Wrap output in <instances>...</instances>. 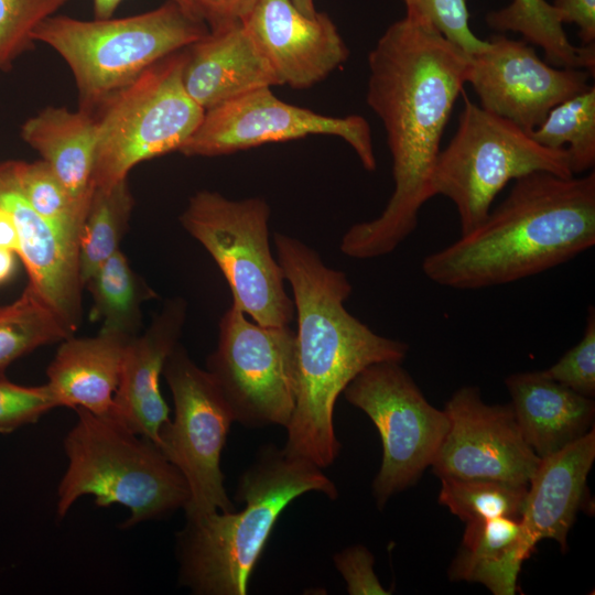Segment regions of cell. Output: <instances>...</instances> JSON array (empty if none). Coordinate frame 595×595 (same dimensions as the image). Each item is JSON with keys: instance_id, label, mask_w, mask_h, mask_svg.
<instances>
[{"instance_id": "ab89813d", "label": "cell", "mask_w": 595, "mask_h": 595, "mask_svg": "<svg viewBox=\"0 0 595 595\" xmlns=\"http://www.w3.org/2000/svg\"><path fill=\"white\" fill-rule=\"evenodd\" d=\"M122 1L123 0H93L94 18L108 19V18L113 17V13L119 8ZM173 1L180 3L182 7H184L185 9H187L195 15L199 17L191 0H173Z\"/></svg>"}, {"instance_id": "44dd1931", "label": "cell", "mask_w": 595, "mask_h": 595, "mask_svg": "<svg viewBox=\"0 0 595 595\" xmlns=\"http://www.w3.org/2000/svg\"><path fill=\"white\" fill-rule=\"evenodd\" d=\"M505 385L521 433L540 458L594 429L593 398L549 378L542 370L510 375Z\"/></svg>"}, {"instance_id": "7a4b0ae2", "label": "cell", "mask_w": 595, "mask_h": 595, "mask_svg": "<svg viewBox=\"0 0 595 595\" xmlns=\"http://www.w3.org/2000/svg\"><path fill=\"white\" fill-rule=\"evenodd\" d=\"M273 240L298 320L296 396L283 451L323 469L340 450L334 429L339 394L366 367L402 363L409 346L375 333L346 310L353 286L317 251L285 234L275 232Z\"/></svg>"}, {"instance_id": "4dcf8cb0", "label": "cell", "mask_w": 595, "mask_h": 595, "mask_svg": "<svg viewBox=\"0 0 595 595\" xmlns=\"http://www.w3.org/2000/svg\"><path fill=\"white\" fill-rule=\"evenodd\" d=\"M12 167L18 187L28 203L78 246L87 204L77 202L43 160L12 161Z\"/></svg>"}, {"instance_id": "1f68e13d", "label": "cell", "mask_w": 595, "mask_h": 595, "mask_svg": "<svg viewBox=\"0 0 595 595\" xmlns=\"http://www.w3.org/2000/svg\"><path fill=\"white\" fill-rule=\"evenodd\" d=\"M69 0H0V71L34 47L33 32Z\"/></svg>"}, {"instance_id": "8fae6325", "label": "cell", "mask_w": 595, "mask_h": 595, "mask_svg": "<svg viewBox=\"0 0 595 595\" xmlns=\"http://www.w3.org/2000/svg\"><path fill=\"white\" fill-rule=\"evenodd\" d=\"M163 376L173 396L174 419L161 429L160 450L187 483V521L235 510L220 469L221 452L235 421L225 397L180 343L167 357Z\"/></svg>"}, {"instance_id": "ac0fdd59", "label": "cell", "mask_w": 595, "mask_h": 595, "mask_svg": "<svg viewBox=\"0 0 595 595\" xmlns=\"http://www.w3.org/2000/svg\"><path fill=\"white\" fill-rule=\"evenodd\" d=\"M186 303L167 300L147 331L127 345L119 385L109 416L160 448V432L170 421L169 407L160 391L165 361L182 334Z\"/></svg>"}, {"instance_id": "74e56055", "label": "cell", "mask_w": 595, "mask_h": 595, "mask_svg": "<svg viewBox=\"0 0 595 595\" xmlns=\"http://www.w3.org/2000/svg\"><path fill=\"white\" fill-rule=\"evenodd\" d=\"M558 18L562 24L574 23L583 45L595 43V0H554Z\"/></svg>"}, {"instance_id": "cb8c5ba5", "label": "cell", "mask_w": 595, "mask_h": 595, "mask_svg": "<svg viewBox=\"0 0 595 595\" xmlns=\"http://www.w3.org/2000/svg\"><path fill=\"white\" fill-rule=\"evenodd\" d=\"M536 544L517 518L466 522L448 578L483 584L494 595H513L521 565Z\"/></svg>"}, {"instance_id": "4316f807", "label": "cell", "mask_w": 595, "mask_h": 595, "mask_svg": "<svg viewBox=\"0 0 595 595\" xmlns=\"http://www.w3.org/2000/svg\"><path fill=\"white\" fill-rule=\"evenodd\" d=\"M133 204L128 178L111 186L94 187L78 234V263L83 286L119 250Z\"/></svg>"}, {"instance_id": "6da1fadb", "label": "cell", "mask_w": 595, "mask_h": 595, "mask_svg": "<svg viewBox=\"0 0 595 595\" xmlns=\"http://www.w3.org/2000/svg\"><path fill=\"white\" fill-rule=\"evenodd\" d=\"M469 66L470 54L428 21L407 15L390 24L369 52L367 104L387 134L394 187L378 217L343 235L345 256L389 255L416 228L420 209L435 196L441 140Z\"/></svg>"}, {"instance_id": "d6986e66", "label": "cell", "mask_w": 595, "mask_h": 595, "mask_svg": "<svg viewBox=\"0 0 595 595\" xmlns=\"http://www.w3.org/2000/svg\"><path fill=\"white\" fill-rule=\"evenodd\" d=\"M182 80L186 93L208 110L252 90L279 86L269 62L241 22L185 48Z\"/></svg>"}, {"instance_id": "5b68a950", "label": "cell", "mask_w": 595, "mask_h": 595, "mask_svg": "<svg viewBox=\"0 0 595 595\" xmlns=\"http://www.w3.org/2000/svg\"><path fill=\"white\" fill-rule=\"evenodd\" d=\"M207 24L173 0L125 18L80 20L54 14L33 32L68 65L79 109L95 112L163 57L206 36Z\"/></svg>"}, {"instance_id": "8d00e7d4", "label": "cell", "mask_w": 595, "mask_h": 595, "mask_svg": "<svg viewBox=\"0 0 595 595\" xmlns=\"http://www.w3.org/2000/svg\"><path fill=\"white\" fill-rule=\"evenodd\" d=\"M209 31H218L237 22L252 9L258 0H191Z\"/></svg>"}, {"instance_id": "5bb4252c", "label": "cell", "mask_w": 595, "mask_h": 595, "mask_svg": "<svg viewBox=\"0 0 595 595\" xmlns=\"http://www.w3.org/2000/svg\"><path fill=\"white\" fill-rule=\"evenodd\" d=\"M450 426L431 464L439 477L528 485L540 457L524 440L510 403L488 404L465 386L446 402Z\"/></svg>"}, {"instance_id": "9a60e30c", "label": "cell", "mask_w": 595, "mask_h": 595, "mask_svg": "<svg viewBox=\"0 0 595 595\" xmlns=\"http://www.w3.org/2000/svg\"><path fill=\"white\" fill-rule=\"evenodd\" d=\"M470 55L467 83L479 106L531 133L552 108L586 90L589 72L555 67L523 40L495 34Z\"/></svg>"}, {"instance_id": "30bf717a", "label": "cell", "mask_w": 595, "mask_h": 595, "mask_svg": "<svg viewBox=\"0 0 595 595\" xmlns=\"http://www.w3.org/2000/svg\"><path fill=\"white\" fill-rule=\"evenodd\" d=\"M206 370L236 422L286 426L296 396V334L290 325H260L231 303L220 317Z\"/></svg>"}, {"instance_id": "ffe728a7", "label": "cell", "mask_w": 595, "mask_h": 595, "mask_svg": "<svg viewBox=\"0 0 595 595\" xmlns=\"http://www.w3.org/2000/svg\"><path fill=\"white\" fill-rule=\"evenodd\" d=\"M595 459V432L540 458L527 487L520 520L536 543L556 541L565 551L567 533L582 507Z\"/></svg>"}, {"instance_id": "603a6c76", "label": "cell", "mask_w": 595, "mask_h": 595, "mask_svg": "<svg viewBox=\"0 0 595 595\" xmlns=\"http://www.w3.org/2000/svg\"><path fill=\"white\" fill-rule=\"evenodd\" d=\"M21 138L45 161L68 193L88 204L97 141L94 112L47 106L21 127Z\"/></svg>"}, {"instance_id": "52a82bcc", "label": "cell", "mask_w": 595, "mask_h": 595, "mask_svg": "<svg viewBox=\"0 0 595 595\" xmlns=\"http://www.w3.org/2000/svg\"><path fill=\"white\" fill-rule=\"evenodd\" d=\"M463 101L457 130L441 150L433 175L434 194L455 205L461 235L486 219L494 199L510 181L540 171L574 176L564 149L541 145L530 133L466 95Z\"/></svg>"}, {"instance_id": "d590c367", "label": "cell", "mask_w": 595, "mask_h": 595, "mask_svg": "<svg viewBox=\"0 0 595 595\" xmlns=\"http://www.w3.org/2000/svg\"><path fill=\"white\" fill-rule=\"evenodd\" d=\"M334 563L350 595L390 594L374 571V555L364 545H351L334 555Z\"/></svg>"}, {"instance_id": "836d02e7", "label": "cell", "mask_w": 595, "mask_h": 595, "mask_svg": "<svg viewBox=\"0 0 595 595\" xmlns=\"http://www.w3.org/2000/svg\"><path fill=\"white\" fill-rule=\"evenodd\" d=\"M549 378L585 397L595 396V309L588 307L581 340L554 365L542 370Z\"/></svg>"}, {"instance_id": "b9f144b4", "label": "cell", "mask_w": 595, "mask_h": 595, "mask_svg": "<svg viewBox=\"0 0 595 595\" xmlns=\"http://www.w3.org/2000/svg\"><path fill=\"white\" fill-rule=\"evenodd\" d=\"M296 9L307 17H314L317 11L314 7L313 0H291Z\"/></svg>"}, {"instance_id": "e0dca14e", "label": "cell", "mask_w": 595, "mask_h": 595, "mask_svg": "<svg viewBox=\"0 0 595 595\" xmlns=\"http://www.w3.org/2000/svg\"><path fill=\"white\" fill-rule=\"evenodd\" d=\"M0 207L17 225L29 284L46 301L72 334L82 317L83 288L78 246L43 218L20 192L12 161L0 163Z\"/></svg>"}, {"instance_id": "60d3db41", "label": "cell", "mask_w": 595, "mask_h": 595, "mask_svg": "<svg viewBox=\"0 0 595 595\" xmlns=\"http://www.w3.org/2000/svg\"><path fill=\"white\" fill-rule=\"evenodd\" d=\"M14 252L0 247V283L6 282L14 272Z\"/></svg>"}, {"instance_id": "7c38bea8", "label": "cell", "mask_w": 595, "mask_h": 595, "mask_svg": "<svg viewBox=\"0 0 595 595\" xmlns=\"http://www.w3.org/2000/svg\"><path fill=\"white\" fill-rule=\"evenodd\" d=\"M398 361H381L361 370L343 391L364 411L382 442V462L372 483L381 508L394 494L414 485L442 444L450 421L433 407Z\"/></svg>"}, {"instance_id": "f35d334b", "label": "cell", "mask_w": 595, "mask_h": 595, "mask_svg": "<svg viewBox=\"0 0 595 595\" xmlns=\"http://www.w3.org/2000/svg\"><path fill=\"white\" fill-rule=\"evenodd\" d=\"M0 247L19 255L20 240L17 225L12 215L0 207Z\"/></svg>"}, {"instance_id": "2e32d148", "label": "cell", "mask_w": 595, "mask_h": 595, "mask_svg": "<svg viewBox=\"0 0 595 595\" xmlns=\"http://www.w3.org/2000/svg\"><path fill=\"white\" fill-rule=\"evenodd\" d=\"M240 22L280 85L309 88L349 56L347 45L325 12L307 17L291 0H258Z\"/></svg>"}, {"instance_id": "4fadbf2b", "label": "cell", "mask_w": 595, "mask_h": 595, "mask_svg": "<svg viewBox=\"0 0 595 595\" xmlns=\"http://www.w3.org/2000/svg\"><path fill=\"white\" fill-rule=\"evenodd\" d=\"M316 134L343 139L365 170H376L371 129L364 117L321 115L284 102L271 87L252 90L205 110L201 123L178 152L186 156H218Z\"/></svg>"}, {"instance_id": "9c48e42d", "label": "cell", "mask_w": 595, "mask_h": 595, "mask_svg": "<svg viewBox=\"0 0 595 595\" xmlns=\"http://www.w3.org/2000/svg\"><path fill=\"white\" fill-rule=\"evenodd\" d=\"M271 209L261 197L239 201L199 191L188 201L182 227L212 256L237 305L253 322L288 326L295 309L269 241Z\"/></svg>"}, {"instance_id": "484cf974", "label": "cell", "mask_w": 595, "mask_h": 595, "mask_svg": "<svg viewBox=\"0 0 595 595\" xmlns=\"http://www.w3.org/2000/svg\"><path fill=\"white\" fill-rule=\"evenodd\" d=\"M93 296L91 320L101 321L102 332L134 337L141 327V305L155 292L132 270L119 249L85 284Z\"/></svg>"}, {"instance_id": "f546056e", "label": "cell", "mask_w": 595, "mask_h": 595, "mask_svg": "<svg viewBox=\"0 0 595 595\" xmlns=\"http://www.w3.org/2000/svg\"><path fill=\"white\" fill-rule=\"evenodd\" d=\"M439 502L464 522L499 517L520 519L528 485L441 477Z\"/></svg>"}, {"instance_id": "d6a6232c", "label": "cell", "mask_w": 595, "mask_h": 595, "mask_svg": "<svg viewBox=\"0 0 595 595\" xmlns=\"http://www.w3.org/2000/svg\"><path fill=\"white\" fill-rule=\"evenodd\" d=\"M405 15L431 23L447 40L468 54L480 52L488 41L477 37L469 26L466 0H402Z\"/></svg>"}, {"instance_id": "7402d4cb", "label": "cell", "mask_w": 595, "mask_h": 595, "mask_svg": "<svg viewBox=\"0 0 595 595\" xmlns=\"http://www.w3.org/2000/svg\"><path fill=\"white\" fill-rule=\"evenodd\" d=\"M131 338L100 331L94 337L64 339L47 368L57 405L108 416Z\"/></svg>"}, {"instance_id": "f1b7e54d", "label": "cell", "mask_w": 595, "mask_h": 595, "mask_svg": "<svg viewBox=\"0 0 595 595\" xmlns=\"http://www.w3.org/2000/svg\"><path fill=\"white\" fill-rule=\"evenodd\" d=\"M530 136L541 145L567 153L573 173L595 164V86L559 104Z\"/></svg>"}, {"instance_id": "e575fe53", "label": "cell", "mask_w": 595, "mask_h": 595, "mask_svg": "<svg viewBox=\"0 0 595 595\" xmlns=\"http://www.w3.org/2000/svg\"><path fill=\"white\" fill-rule=\"evenodd\" d=\"M55 407L58 405L47 383L24 387L0 375V433L34 423Z\"/></svg>"}, {"instance_id": "ba28073f", "label": "cell", "mask_w": 595, "mask_h": 595, "mask_svg": "<svg viewBox=\"0 0 595 595\" xmlns=\"http://www.w3.org/2000/svg\"><path fill=\"white\" fill-rule=\"evenodd\" d=\"M185 48L154 63L94 112V187L115 185L137 164L178 151L201 123L205 110L182 80Z\"/></svg>"}, {"instance_id": "d4e9b609", "label": "cell", "mask_w": 595, "mask_h": 595, "mask_svg": "<svg viewBox=\"0 0 595 595\" xmlns=\"http://www.w3.org/2000/svg\"><path fill=\"white\" fill-rule=\"evenodd\" d=\"M486 22L498 32L520 33L523 41L543 50L552 66L585 69L594 75L595 45L572 44L554 7L545 0H512L487 13Z\"/></svg>"}, {"instance_id": "277c9868", "label": "cell", "mask_w": 595, "mask_h": 595, "mask_svg": "<svg viewBox=\"0 0 595 595\" xmlns=\"http://www.w3.org/2000/svg\"><path fill=\"white\" fill-rule=\"evenodd\" d=\"M309 491L331 499L338 494L315 464L264 446L239 478L236 497L244 509L187 521L177 534L181 583L199 595H246L280 515Z\"/></svg>"}, {"instance_id": "83f0119b", "label": "cell", "mask_w": 595, "mask_h": 595, "mask_svg": "<svg viewBox=\"0 0 595 595\" xmlns=\"http://www.w3.org/2000/svg\"><path fill=\"white\" fill-rule=\"evenodd\" d=\"M72 335L54 310L28 284L17 301L0 305V375L21 356Z\"/></svg>"}, {"instance_id": "3957f363", "label": "cell", "mask_w": 595, "mask_h": 595, "mask_svg": "<svg viewBox=\"0 0 595 595\" xmlns=\"http://www.w3.org/2000/svg\"><path fill=\"white\" fill-rule=\"evenodd\" d=\"M595 245V173L533 172L515 180L486 219L424 257L432 282L456 290L511 283L567 262Z\"/></svg>"}, {"instance_id": "8992f818", "label": "cell", "mask_w": 595, "mask_h": 595, "mask_svg": "<svg viewBox=\"0 0 595 595\" xmlns=\"http://www.w3.org/2000/svg\"><path fill=\"white\" fill-rule=\"evenodd\" d=\"M75 410L77 421L64 441L68 466L57 489L60 519L86 495L100 507L129 508L125 528L186 506L190 490L184 476L154 443L109 415Z\"/></svg>"}]
</instances>
